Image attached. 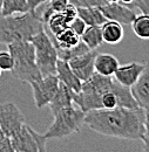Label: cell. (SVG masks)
<instances>
[{"mask_svg":"<svg viewBox=\"0 0 149 152\" xmlns=\"http://www.w3.org/2000/svg\"><path fill=\"white\" fill-rule=\"evenodd\" d=\"M69 27H71L75 33L81 38V35H82V33L85 32V29H86L87 25L85 23V21L81 19V18L76 17V18H75V19L69 23Z\"/></svg>","mask_w":149,"mask_h":152,"instance_id":"obj_29","label":"cell"},{"mask_svg":"<svg viewBox=\"0 0 149 152\" xmlns=\"http://www.w3.org/2000/svg\"><path fill=\"white\" fill-rule=\"evenodd\" d=\"M109 2H120V4H123L126 6H128L129 8H131V2L133 0H108Z\"/></svg>","mask_w":149,"mask_h":152,"instance_id":"obj_33","label":"cell"},{"mask_svg":"<svg viewBox=\"0 0 149 152\" xmlns=\"http://www.w3.org/2000/svg\"><path fill=\"white\" fill-rule=\"evenodd\" d=\"M1 72H2V70H1V69H0V75H1Z\"/></svg>","mask_w":149,"mask_h":152,"instance_id":"obj_35","label":"cell"},{"mask_svg":"<svg viewBox=\"0 0 149 152\" xmlns=\"http://www.w3.org/2000/svg\"><path fill=\"white\" fill-rule=\"evenodd\" d=\"M81 40L89 49H96L103 42L101 26H87L81 35Z\"/></svg>","mask_w":149,"mask_h":152,"instance_id":"obj_21","label":"cell"},{"mask_svg":"<svg viewBox=\"0 0 149 152\" xmlns=\"http://www.w3.org/2000/svg\"><path fill=\"white\" fill-rule=\"evenodd\" d=\"M35 49L37 66L42 76L55 75L58 53L49 34L42 29L30 40Z\"/></svg>","mask_w":149,"mask_h":152,"instance_id":"obj_6","label":"cell"},{"mask_svg":"<svg viewBox=\"0 0 149 152\" xmlns=\"http://www.w3.org/2000/svg\"><path fill=\"white\" fill-rule=\"evenodd\" d=\"M55 75L59 78V81L62 82L63 84H66L72 91L79 93L81 90L82 82L79 80V77L75 75L74 72L72 70L68 61L58 58V61H56Z\"/></svg>","mask_w":149,"mask_h":152,"instance_id":"obj_15","label":"cell"},{"mask_svg":"<svg viewBox=\"0 0 149 152\" xmlns=\"http://www.w3.org/2000/svg\"><path fill=\"white\" fill-rule=\"evenodd\" d=\"M101 32H102L103 42H107L109 45L120 43L125 37V31L122 25L113 20H107L105 23L101 25Z\"/></svg>","mask_w":149,"mask_h":152,"instance_id":"obj_18","label":"cell"},{"mask_svg":"<svg viewBox=\"0 0 149 152\" xmlns=\"http://www.w3.org/2000/svg\"><path fill=\"white\" fill-rule=\"evenodd\" d=\"M131 7H136L143 14H148L149 15V0H133Z\"/></svg>","mask_w":149,"mask_h":152,"instance_id":"obj_31","label":"cell"},{"mask_svg":"<svg viewBox=\"0 0 149 152\" xmlns=\"http://www.w3.org/2000/svg\"><path fill=\"white\" fill-rule=\"evenodd\" d=\"M42 29H45V22L37 12H26L20 15L0 14V45L19 40L30 41Z\"/></svg>","mask_w":149,"mask_h":152,"instance_id":"obj_3","label":"cell"},{"mask_svg":"<svg viewBox=\"0 0 149 152\" xmlns=\"http://www.w3.org/2000/svg\"><path fill=\"white\" fill-rule=\"evenodd\" d=\"M88 50H91L86 43L80 40V42L77 45H75L71 48H56V53H58V57L60 60H65V61H69L74 57L82 55L85 53H87Z\"/></svg>","mask_w":149,"mask_h":152,"instance_id":"obj_24","label":"cell"},{"mask_svg":"<svg viewBox=\"0 0 149 152\" xmlns=\"http://www.w3.org/2000/svg\"><path fill=\"white\" fill-rule=\"evenodd\" d=\"M28 12L27 0H2L1 4V15H13L22 14Z\"/></svg>","mask_w":149,"mask_h":152,"instance_id":"obj_22","label":"cell"},{"mask_svg":"<svg viewBox=\"0 0 149 152\" xmlns=\"http://www.w3.org/2000/svg\"><path fill=\"white\" fill-rule=\"evenodd\" d=\"M100 10L107 20L117 21L121 25H131L136 17L131 8L120 2H107L106 5L101 6Z\"/></svg>","mask_w":149,"mask_h":152,"instance_id":"obj_13","label":"cell"},{"mask_svg":"<svg viewBox=\"0 0 149 152\" xmlns=\"http://www.w3.org/2000/svg\"><path fill=\"white\" fill-rule=\"evenodd\" d=\"M7 46L14 61V66L11 70L13 77L28 84L39 81L42 75L37 66L35 49L32 42L19 40L8 43Z\"/></svg>","mask_w":149,"mask_h":152,"instance_id":"obj_4","label":"cell"},{"mask_svg":"<svg viewBox=\"0 0 149 152\" xmlns=\"http://www.w3.org/2000/svg\"><path fill=\"white\" fill-rule=\"evenodd\" d=\"M13 66H14V61L11 53L0 50V69L5 72H11Z\"/></svg>","mask_w":149,"mask_h":152,"instance_id":"obj_25","label":"cell"},{"mask_svg":"<svg viewBox=\"0 0 149 152\" xmlns=\"http://www.w3.org/2000/svg\"><path fill=\"white\" fill-rule=\"evenodd\" d=\"M11 138L14 152H45L46 138L44 134L34 131L30 125L22 124Z\"/></svg>","mask_w":149,"mask_h":152,"instance_id":"obj_7","label":"cell"},{"mask_svg":"<svg viewBox=\"0 0 149 152\" xmlns=\"http://www.w3.org/2000/svg\"><path fill=\"white\" fill-rule=\"evenodd\" d=\"M85 111L73 104L59 110L54 115V122L44 134L45 138H63L80 131L82 124H85Z\"/></svg>","mask_w":149,"mask_h":152,"instance_id":"obj_5","label":"cell"},{"mask_svg":"<svg viewBox=\"0 0 149 152\" xmlns=\"http://www.w3.org/2000/svg\"><path fill=\"white\" fill-rule=\"evenodd\" d=\"M131 91L137 107L149 110V61L146 62L141 75L131 87Z\"/></svg>","mask_w":149,"mask_h":152,"instance_id":"obj_12","label":"cell"},{"mask_svg":"<svg viewBox=\"0 0 149 152\" xmlns=\"http://www.w3.org/2000/svg\"><path fill=\"white\" fill-rule=\"evenodd\" d=\"M96 54H97L96 49H91L87 53L79 55V56L68 61L72 70L74 72V74L79 77V80L81 82L87 81L94 74V72H95L94 60H95Z\"/></svg>","mask_w":149,"mask_h":152,"instance_id":"obj_10","label":"cell"},{"mask_svg":"<svg viewBox=\"0 0 149 152\" xmlns=\"http://www.w3.org/2000/svg\"><path fill=\"white\" fill-rule=\"evenodd\" d=\"M145 66L146 63H140V62H131L128 64L119 66L113 77L120 84L131 88L136 82L139 76L141 75L142 70L145 69Z\"/></svg>","mask_w":149,"mask_h":152,"instance_id":"obj_14","label":"cell"},{"mask_svg":"<svg viewBox=\"0 0 149 152\" xmlns=\"http://www.w3.org/2000/svg\"><path fill=\"white\" fill-rule=\"evenodd\" d=\"M119 66H120L119 60L114 55L107 53H102V54L97 53L94 60L95 73L103 76H113Z\"/></svg>","mask_w":149,"mask_h":152,"instance_id":"obj_17","label":"cell"},{"mask_svg":"<svg viewBox=\"0 0 149 152\" xmlns=\"http://www.w3.org/2000/svg\"><path fill=\"white\" fill-rule=\"evenodd\" d=\"M133 27V32L137 38L142 40H149V15L148 14H140L136 15L133 22L131 23Z\"/></svg>","mask_w":149,"mask_h":152,"instance_id":"obj_23","label":"cell"},{"mask_svg":"<svg viewBox=\"0 0 149 152\" xmlns=\"http://www.w3.org/2000/svg\"><path fill=\"white\" fill-rule=\"evenodd\" d=\"M77 17L83 20L87 26H101L107 21L100 7H79Z\"/></svg>","mask_w":149,"mask_h":152,"instance_id":"obj_19","label":"cell"},{"mask_svg":"<svg viewBox=\"0 0 149 152\" xmlns=\"http://www.w3.org/2000/svg\"><path fill=\"white\" fill-rule=\"evenodd\" d=\"M25 123V116L14 103L0 104V128L4 133L12 137Z\"/></svg>","mask_w":149,"mask_h":152,"instance_id":"obj_9","label":"cell"},{"mask_svg":"<svg viewBox=\"0 0 149 152\" xmlns=\"http://www.w3.org/2000/svg\"><path fill=\"white\" fill-rule=\"evenodd\" d=\"M141 140L143 142V150L149 152V110H146V118H145V129Z\"/></svg>","mask_w":149,"mask_h":152,"instance_id":"obj_28","label":"cell"},{"mask_svg":"<svg viewBox=\"0 0 149 152\" xmlns=\"http://www.w3.org/2000/svg\"><path fill=\"white\" fill-rule=\"evenodd\" d=\"M73 103L85 113L116 107H137L129 87L120 84L113 76L100 75L95 72L82 82L79 93H73Z\"/></svg>","mask_w":149,"mask_h":152,"instance_id":"obj_1","label":"cell"},{"mask_svg":"<svg viewBox=\"0 0 149 152\" xmlns=\"http://www.w3.org/2000/svg\"><path fill=\"white\" fill-rule=\"evenodd\" d=\"M55 48H71L80 42L81 38L75 33L71 27L65 28L59 34L51 37Z\"/></svg>","mask_w":149,"mask_h":152,"instance_id":"obj_20","label":"cell"},{"mask_svg":"<svg viewBox=\"0 0 149 152\" xmlns=\"http://www.w3.org/2000/svg\"><path fill=\"white\" fill-rule=\"evenodd\" d=\"M1 4H2V0H0V11H1Z\"/></svg>","mask_w":149,"mask_h":152,"instance_id":"obj_34","label":"cell"},{"mask_svg":"<svg viewBox=\"0 0 149 152\" xmlns=\"http://www.w3.org/2000/svg\"><path fill=\"white\" fill-rule=\"evenodd\" d=\"M77 17V8L71 2L60 12H54L47 20V26L51 35H56L65 28L69 27V23Z\"/></svg>","mask_w":149,"mask_h":152,"instance_id":"obj_11","label":"cell"},{"mask_svg":"<svg viewBox=\"0 0 149 152\" xmlns=\"http://www.w3.org/2000/svg\"><path fill=\"white\" fill-rule=\"evenodd\" d=\"M0 152H14L12 148L11 138L4 133L1 128H0Z\"/></svg>","mask_w":149,"mask_h":152,"instance_id":"obj_27","label":"cell"},{"mask_svg":"<svg viewBox=\"0 0 149 152\" xmlns=\"http://www.w3.org/2000/svg\"><path fill=\"white\" fill-rule=\"evenodd\" d=\"M68 4H69V0H48L47 6H48L53 12H60V11H62Z\"/></svg>","mask_w":149,"mask_h":152,"instance_id":"obj_30","label":"cell"},{"mask_svg":"<svg viewBox=\"0 0 149 152\" xmlns=\"http://www.w3.org/2000/svg\"><path fill=\"white\" fill-rule=\"evenodd\" d=\"M59 83L60 81L56 75H47L42 76L39 81L33 82L31 84L34 96V102L38 109L46 107L53 99V97L58 91Z\"/></svg>","mask_w":149,"mask_h":152,"instance_id":"obj_8","label":"cell"},{"mask_svg":"<svg viewBox=\"0 0 149 152\" xmlns=\"http://www.w3.org/2000/svg\"><path fill=\"white\" fill-rule=\"evenodd\" d=\"M48 0H27L28 4V12H37L38 7L42 4H46Z\"/></svg>","mask_w":149,"mask_h":152,"instance_id":"obj_32","label":"cell"},{"mask_svg":"<svg viewBox=\"0 0 149 152\" xmlns=\"http://www.w3.org/2000/svg\"><path fill=\"white\" fill-rule=\"evenodd\" d=\"M73 93L66 84H63L62 82L59 83V88H58V91H56L55 96L53 97V99L47 104L52 111V114L55 115L59 110L66 108V107H69L73 103Z\"/></svg>","mask_w":149,"mask_h":152,"instance_id":"obj_16","label":"cell"},{"mask_svg":"<svg viewBox=\"0 0 149 152\" xmlns=\"http://www.w3.org/2000/svg\"><path fill=\"white\" fill-rule=\"evenodd\" d=\"M146 110L140 107L92 110L85 115V124L95 132L121 139L141 140Z\"/></svg>","mask_w":149,"mask_h":152,"instance_id":"obj_2","label":"cell"},{"mask_svg":"<svg viewBox=\"0 0 149 152\" xmlns=\"http://www.w3.org/2000/svg\"><path fill=\"white\" fill-rule=\"evenodd\" d=\"M72 5H74L76 8L79 7H101L109 2L108 0H69Z\"/></svg>","mask_w":149,"mask_h":152,"instance_id":"obj_26","label":"cell"}]
</instances>
